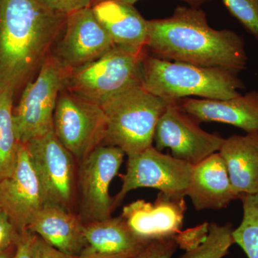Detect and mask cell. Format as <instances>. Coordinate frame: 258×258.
<instances>
[{
	"label": "cell",
	"instance_id": "obj_1",
	"mask_svg": "<svg viewBox=\"0 0 258 258\" xmlns=\"http://www.w3.org/2000/svg\"><path fill=\"white\" fill-rule=\"evenodd\" d=\"M68 15L37 0H0V93H16L40 71L62 36Z\"/></svg>",
	"mask_w": 258,
	"mask_h": 258
},
{
	"label": "cell",
	"instance_id": "obj_2",
	"mask_svg": "<svg viewBox=\"0 0 258 258\" xmlns=\"http://www.w3.org/2000/svg\"><path fill=\"white\" fill-rule=\"evenodd\" d=\"M147 47L164 60L220 68L240 74L247 55L243 38L233 30H215L200 8L179 6L171 16L149 20Z\"/></svg>",
	"mask_w": 258,
	"mask_h": 258
},
{
	"label": "cell",
	"instance_id": "obj_3",
	"mask_svg": "<svg viewBox=\"0 0 258 258\" xmlns=\"http://www.w3.org/2000/svg\"><path fill=\"white\" fill-rule=\"evenodd\" d=\"M142 86L166 103L190 96L226 100L240 96L243 82L237 74L220 68L164 60L144 54Z\"/></svg>",
	"mask_w": 258,
	"mask_h": 258
},
{
	"label": "cell",
	"instance_id": "obj_4",
	"mask_svg": "<svg viewBox=\"0 0 258 258\" xmlns=\"http://www.w3.org/2000/svg\"><path fill=\"white\" fill-rule=\"evenodd\" d=\"M167 103L142 86L125 90L101 107L106 120L103 145L120 148L127 157L154 143L156 127Z\"/></svg>",
	"mask_w": 258,
	"mask_h": 258
},
{
	"label": "cell",
	"instance_id": "obj_5",
	"mask_svg": "<svg viewBox=\"0 0 258 258\" xmlns=\"http://www.w3.org/2000/svg\"><path fill=\"white\" fill-rule=\"evenodd\" d=\"M145 53L115 45L96 60L69 71L66 88L101 106L125 90L142 86Z\"/></svg>",
	"mask_w": 258,
	"mask_h": 258
},
{
	"label": "cell",
	"instance_id": "obj_6",
	"mask_svg": "<svg viewBox=\"0 0 258 258\" xmlns=\"http://www.w3.org/2000/svg\"><path fill=\"white\" fill-rule=\"evenodd\" d=\"M69 70L52 53L40 71L25 86L18 106L13 109L17 138L25 144L53 129V116L59 94L66 88Z\"/></svg>",
	"mask_w": 258,
	"mask_h": 258
},
{
	"label": "cell",
	"instance_id": "obj_7",
	"mask_svg": "<svg viewBox=\"0 0 258 258\" xmlns=\"http://www.w3.org/2000/svg\"><path fill=\"white\" fill-rule=\"evenodd\" d=\"M125 155L120 148L102 144L79 163L76 203L83 224L112 217L114 197L110 195V186Z\"/></svg>",
	"mask_w": 258,
	"mask_h": 258
},
{
	"label": "cell",
	"instance_id": "obj_8",
	"mask_svg": "<svg viewBox=\"0 0 258 258\" xmlns=\"http://www.w3.org/2000/svg\"><path fill=\"white\" fill-rule=\"evenodd\" d=\"M193 165L163 154L154 146L128 156L126 171L120 174L122 185L114 197L115 210L130 191L152 188L174 197H186Z\"/></svg>",
	"mask_w": 258,
	"mask_h": 258
},
{
	"label": "cell",
	"instance_id": "obj_9",
	"mask_svg": "<svg viewBox=\"0 0 258 258\" xmlns=\"http://www.w3.org/2000/svg\"><path fill=\"white\" fill-rule=\"evenodd\" d=\"M106 127V116L101 106L66 88L61 91L54 112V132L78 163L103 144Z\"/></svg>",
	"mask_w": 258,
	"mask_h": 258
},
{
	"label": "cell",
	"instance_id": "obj_10",
	"mask_svg": "<svg viewBox=\"0 0 258 258\" xmlns=\"http://www.w3.org/2000/svg\"><path fill=\"white\" fill-rule=\"evenodd\" d=\"M41 182L47 203L74 212L79 164L54 128L25 144Z\"/></svg>",
	"mask_w": 258,
	"mask_h": 258
},
{
	"label": "cell",
	"instance_id": "obj_11",
	"mask_svg": "<svg viewBox=\"0 0 258 258\" xmlns=\"http://www.w3.org/2000/svg\"><path fill=\"white\" fill-rule=\"evenodd\" d=\"M225 139L200 128L177 102H169L156 127L154 143L158 150L169 149L172 157L194 166L218 152Z\"/></svg>",
	"mask_w": 258,
	"mask_h": 258
},
{
	"label": "cell",
	"instance_id": "obj_12",
	"mask_svg": "<svg viewBox=\"0 0 258 258\" xmlns=\"http://www.w3.org/2000/svg\"><path fill=\"white\" fill-rule=\"evenodd\" d=\"M114 46L89 7L67 15L62 36L52 54L71 71L96 60Z\"/></svg>",
	"mask_w": 258,
	"mask_h": 258
},
{
	"label": "cell",
	"instance_id": "obj_13",
	"mask_svg": "<svg viewBox=\"0 0 258 258\" xmlns=\"http://www.w3.org/2000/svg\"><path fill=\"white\" fill-rule=\"evenodd\" d=\"M47 204L40 179L26 146L20 143L11 176L0 181V205L20 233L27 230Z\"/></svg>",
	"mask_w": 258,
	"mask_h": 258
},
{
	"label": "cell",
	"instance_id": "obj_14",
	"mask_svg": "<svg viewBox=\"0 0 258 258\" xmlns=\"http://www.w3.org/2000/svg\"><path fill=\"white\" fill-rule=\"evenodd\" d=\"M184 198L159 191L154 203L137 200L125 205L120 216L144 240L171 238L182 228L187 209Z\"/></svg>",
	"mask_w": 258,
	"mask_h": 258
},
{
	"label": "cell",
	"instance_id": "obj_15",
	"mask_svg": "<svg viewBox=\"0 0 258 258\" xmlns=\"http://www.w3.org/2000/svg\"><path fill=\"white\" fill-rule=\"evenodd\" d=\"M177 103L183 111L199 122L226 123L246 133L258 132L257 91L226 100L181 98Z\"/></svg>",
	"mask_w": 258,
	"mask_h": 258
},
{
	"label": "cell",
	"instance_id": "obj_16",
	"mask_svg": "<svg viewBox=\"0 0 258 258\" xmlns=\"http://www.w3.org/2000/svg\"><path fill=\"white\" fill-rule=\"evenodd\" d=\"M186 196L198 211L221 210L239 200L231 183L225 161L216 152L193 166Z\"/></svg>",
	"mask_w": 258,
	"mask_h": 258
},
{
	"label": "cell",
	"instance_id": "obj_17",
	"mask_svg": "<svg viewBox=\"0 0 258 258\" xmlns=\"http://www.w3.org/2000/svg\"><path fill=\"white\" fill-rule=\"evenodd\" d=\"M93 13L117 46L137 52L145 50L149 36V20L134 8L118 0H100Z\"/></svg>",
	"mask_w": 258,
	"mask_h": 258
},
{
	"label": "cell",
	"instance_id": "obj_18",
	"mask_svg": "<svg viewBox=\"0 0 258 258\" xmlns=\"http://www.w3.org/2000/svg\"><path fill=\"white\" fill-rule=\"evenodd\" d=\"M83 225L76 212L47 203L28 230L64 253L79 257L88 246Z\"/></svg>",
	"mask_w": 258,
	"mask_h": 258
},
{
	"label": "cell",
	"instance_id": "obj_19",
	"mask_svg": "<svg viewBox=\"0 0 258 258\" xmlns=\"http://www.w3.org/2000/svg\"><path fill=\"white\" fill-rule=\"evenodd\" d=\"M232 186L236 193H258V132L233 135L220 148Z\"/></svg>",
	"mask_w": 258,
	"mask_h": 258
},
{
	"label": "cell",
	"instance_id": "obj_20",
	"mask_svg": "<svg viewBox=\"0 0 258 258\" xmlns=\"http://www.w3.org/2000/svg\"><path fill=\"white\" fill-rule=\"evenodd\" d=\"M83 233L88 245L102 253L139 250L150 242L137 235L120 215L84 224Z\"/></svg>",
	"mask_w": 258,
	"mask_h": 258
},
{
	"label": "cell",
	"instance_id": "obj_21",
	"mask_svg": "<svg viewBox=\"0 0 258 258\" xmlns=\"http://www.w3.org/2000/svg\"><path fill=\"white\" fill-rule=\"evenodd\" d=\"M10 91L0 93V181L11 176L18 161L20 142L13 120V98Z\"/></svg>",
	"mask_w": 258,
	"mask_h": 258
},
{
	"label": "cell",
	"instance_id": "obj_22",
	"mask_svg": "<svg viewBox=\"0 0 258 258\" xmlns=\"http://www.w3.org/2000/svg\"><path fill=\"white\" fill-rule=\"evenodd\" d=\"M239 200L243 215L240 225L232 232L234 241L247 258H258V193L240 195Z\"/></svg>",
	"mask_w": 258,
	"mask_h": 258
},
{
	"label": "cell",
	"instance_id": "obj_23",
	"mask_svg": "<svg viewBox=\"0 0 258 258\" xmlns=\"http://www.w3.org/2000/svg\"><path fill=\"white\" fill-rule=\"evenodd\" d=\"M233 230L230 223L221 225L211 222L208 238L205 242L196 248L185 251L178 258H223L235 244Z\"/></svg>",
	"mask_w": 258,
	"mask_h": 258
},
{
	"label": "cell",
	"instance_id": "obj_24",
	"mask_svg": "<svg viewBox=\"0 0 258 258\" xmlns=\"http://www.w3.org/2000/svg\"><path fill=\"white\" fill-rule=\"evenodd\" d=\"M231 15L258 41V0H222Z\"/></svg>",
	"mask_w": 258,
	"mask_h": 258
},
{
	"label": "cell",
	"instance_id": "obj_25",
	"mask_svg": "<svg viewBox=\"0 0 258 258\" xmlns=\"http://www.w3.org/2000/svg\"><path fill=\"white\" fill-rule=\"evenodd\" d=\"M210 230V223L203 222L196 227H191L185 230H181L174 236L178 247L185 251L190 250L203 244L208 238Z\"/></svg>",
	"mask_w": 258,
	"mask_h": 258
},
{
	"label": "cell",
	"instance_id": "obj_26",
	"mask_svg": "<svg viewBox=\"0 0 258 258\" xmlns=\"http://www.w3.org/2000/svg\"><path fill=\"white\" fill-rule=\"evenodd\" d=\"M177 248L174 237L152 240L144 247L137 258H172Z\"/></svg>",
	"mask_w": 258,
	"mask_h": 258
},
{
	"label": "cell",
	"instance_id": "obj_27",
	"mask_svg": "<svg viewBox=\"0 0 258 258\" xmlns=\"http://www.w3.org/2000/svg\"><path fill=\"white\" fill-rule=\"evenodd\" d=\"M42 6L56 13H70L91 7L93 0H37Z\"/></svg>",
	"mask_w": 258,
	"mask_h": 258
},
{
	"label": "cell",
	"instance_id": "obj_28",
	"mask_svg": "<svg viewBox=\"0 0 258 258\" xmlns=\"http://www.w3.org/2000/svg\"><path fill=\"white\" fill-rule=\"evenodd\" d=\"M20 234L6 213L4 211L2 212L0 214V251L15 245Z\"/></svg>",
	"mask_w": 258,
	"mask_h": 258
},
{
	"label": "cell",
	"instance_id": "obj_29",
	"mask_svg": "<svg viewBox=\"0 0 258 258\" xmlns=\"http://www.w3.org/2000/svg\"><path fill=\"white\" fill-rule=\"evenodd\" d=\"M32 258H78L59 250L35 234L32 242Z\"/></svg>",
	"mask_w": 258,
	"mask_h": 258
},
{
	"label": "cell",
	"instance_id": "obj_30",
	"mask_svg": "<svg viewBox=\"0 0 258 258\" xmlns=\"http://www.w3.org/2000/svg\"><path fill=\"white\" fill-rule=\"evenodd\" d=\"M34 234L28 230L23 231L16 243L13 258H32V242Z\"/></svg>",
	"mask_w": 258,
	"mask_h": 258
},
{
	"label": "cell",
	"instance_id": "obj_31",
	"mask_svg": "<svg viewBox=\"0 0 258 258\" xmlns=\"http://www.w3.org/2000/svg\"><path fill=\"white\" fill-rule=\"evenodd\" d=\"M143 249L144 248L122 253L106 254L98 252L96 249L88 245L83 249L78 258H137Z\"/></svg>",
	"mask_w": 258,
	"mask_h": 258
},
{
	"label": "cell",
	"instance_id": "obj_32",
	"mask_svg": "<svg viewBox=\"0 0 258 258\" xmlns=\"http://www.w3.org/2000/svg\"><path fill=\"white\" fill-rule=\"evenodd\" d=\"M97 1H100V0H97ZM118 1L134 5L136 2L139 1V0H118ZM180 1L184 2V3L189 5V6L192 7V8H200L202 5L214 1V0H180Z\"/></svg>",
	"mask_w": 258,
	"mask_h": 258
},
{
	"label": "cell",
	"instance_id": "obj_33",
	"mask_svg": "<svg viewBox=\"0 0 258 258\" xmlns=\"http://www.w3.org/2000/svg\"><path fill=\"white\" fill-rule=\"evenodd\" d=\"M15 247H16V244L12 246L9 248L0 251V258H13L15 252Z\"/></svg>",
	"mask_w": 258,
	"mask_h": 258
},
{
	"label": "cell",
	"instance_id": "obj_34",
	"mask_svg": "<svg viewBox=\"0 0 258 258\" xmlns=\"http://www.w3.org/2000/svg\"><path fill=\"white\" fill-rule=\"evenodd\" d=\"M3 212V208H2L1 205H0V214L2 213V212Z\"/></svg>",
	"mask_w": 258,
	"mask_h": 258
}]
</instances>
